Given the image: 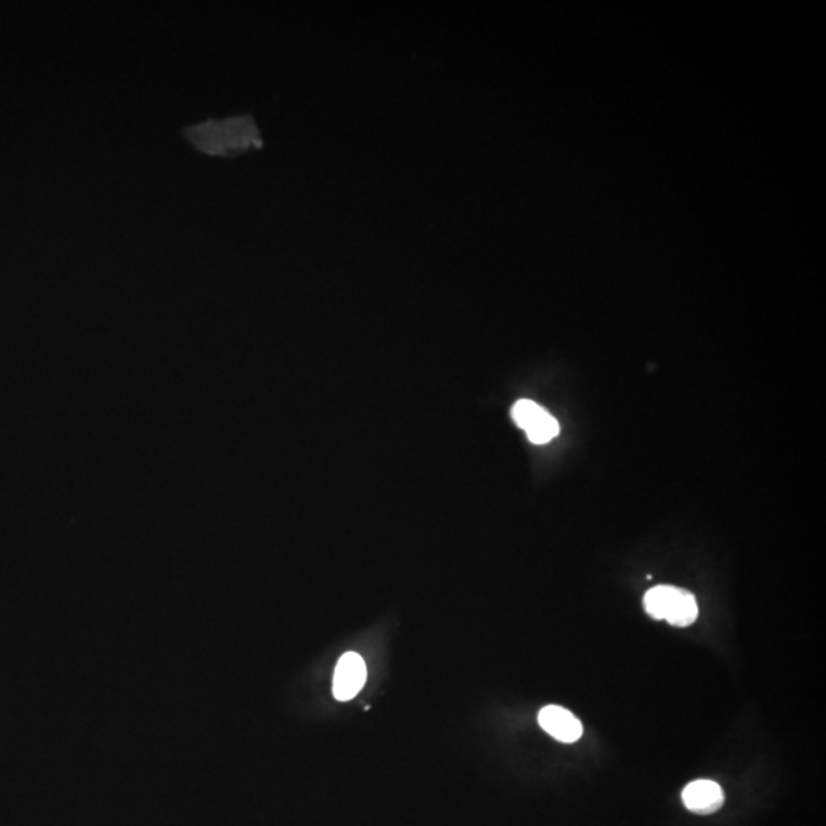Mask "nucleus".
Returning a JSON list of instances; mask_svg holds the SVG:
<instances>
[{
	"instance_id": "f257e3e1",
	"label": "nucleus",
	"mask_w": 826,
	"mask_h": 826,
	"mask_svg": "<svg viewBox=\"0 0 826 826\" xmlns=\"http://www.w3.org/2000/svg\"><path fill=\"white\" fill-rule=\"evenodd\" d=\"M189 143L213 157H233L261 144L256 124L251 118L205 121L184 131Z\"/></svg>"
},
{
	"instance_id": "f03ea898",
	"label": "nucleus",
	"mask_w": 826,
	"mask_h": 826,
	"mask_svg": "<svg viewBox=\"0 0 826 826\" xmlns=\"http://www.w3.org/2000/svg\"><path fill=\"white\" fill-rule=\"evenodd\" d=\"M644 609L655 620H666L675 628H687L698 618V603L686 589L655 586L644 596Z\"/></svg>"
},
{
	"instance_id": "7ed1b4c3",
	"label": "nucleus",
	"mask_w": 826,
	"mask_h": 826,
	"mask_svg": "<svg viewBox=\"0 0 826 826\" xmlns=\"http://www.w3.org/2000/svg\"><path fill=\"white\" fill-rule=\"evenodd\" d=\"M368 678L366 663L357 652H346L335 667L334 692L335 700L349 701L365 687Z\"/></svg>"
},
{
	"instance_id": "20e7f679",
	"label": "nucleus",
	"mask_w": 826,
	"mask_h": 826,
	"mask_svg": "<svg viewBox=\"0 0 826 826\" xmlns=\"http://www.w3.org/2000/svg\"><path fill=\"white\" fill-rule=\"evenodd\" d=\"M539 724L548 735L553 736L563 744H574L583 735L582 722L570 712L560 706H547L540 710Z\"/></svg>"
},
{
	"instance_id": "39448f33",
	"label": "nucleus",
	"mask_w": 826,
	"mask_h": 826,
	"mask_svg": "<svg viewBox=\"0 0 826 826\" xmlns=\"http://www.w3.org/2000/svg\"><path fill=\"white\" fill-rule=\"evenodd\" d=\"M724 791L716 782L701 779L693 781L683 790V804L687 810L701 816H709L724 805Z\"/></svg>"
},
{
	"instance_id": "423d86ee",
	"label": "nucleus",
	"mask_w": 826,
	"mask_h": 826,
	"mask_svg": "<svg viewBox=\"0 0 826 826\" xmlns=\"http://www.w3.org/2000/svg\"><path fill=\"white\" fill-rule=\"evenodd\" d=\"M559 430L560 427L556 418L551 417L550 413L544 409L534 418L533 423L525 429V432H527L528 440L531 443L547 444L559 435Z\"/></svg>"
},
{
	"instance_id": "0eeeda50",
	"label": "nucleus",
	"mask_w": 826,
	"mask_h": 826,
	"mask_svg": "<svg viewBox=\"0 0 826 826\" xmlns=\"http://www.w3.org/2000/svg\"><path fill=\"white\" fill-rule=\"evenodd\" d=\"M542 410L544 409H542L539 404L534 403V401L519 400L518 403L514 404L511 415H513L514 423L525 430L533 423L534 418H536Z\"/></svg>"
}]
</instances>
